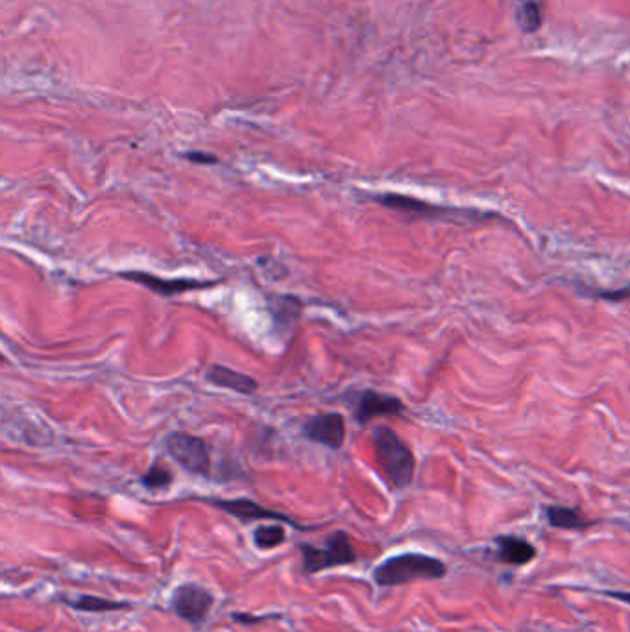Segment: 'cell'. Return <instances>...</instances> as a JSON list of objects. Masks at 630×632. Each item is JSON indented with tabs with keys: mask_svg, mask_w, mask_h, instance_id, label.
<instances>
[{
	"mask_svg": "<svg viewBox=\"0 0 630 632\" xmlns=\"http://www.w3.org/2000/svg\"><path fill=\"white\" fill-rule=\"evenodd\" d=\"M376 457L388 483L394 488H407L412 483L416 461L409 446L390 427H377L372 435Z\"/></svg>",
	"mask_w": 630,
	"mask_h": 632,
	"instance_id": "6da1fadb",
	"label": "cell"
},
{
	"mask_svg": "<svg viewBox=\"0 0 630 632\" xmlns=\"http://www.w3.org/2000/svg\"><path fill=\"white\" fill-rule=\"evenodd\" d=\"M446 572V564L435 557L422 553H401L383 560L374 570V579L379 586H400L418 579H442Z\"/></svg>",
	"mask_w": 630,
	"mask_h": 632,
	"instance_id": "7a4b0ae2",
	"label": "cell"
},
{
	"mask_svg": "<svg viewBox=\"0 0 630 632\" xmlns=\"http://www.w3.org/2000/svg\"><path fill=\"white\" fill-rule=\"evenodd\" d=\"M302 555L303 568L307 573L324 572L337 566H348L357 560L352 540L344 531H335L333 535H329L324 547L303 544Z\"/></svg>",
	"mask_w": 630,
	"mask_h": 632,
	"instance_id": "3957f363",
	"label": "cell"
},
{
	"mask_svg": "<svg viewBox=\"0 0 630 632\" xmlns=\"http://www.w3.org/2000/svg\"><path fill=\"white\" fill-rule=\"evenodd\" d=\"M165 444L172 459L182 464L187 472L198 475L209 474V466H211L209 448L202 438L185 435V433H174L167 438Z\"/></svg>",
	"mask_w": 630,
	"mask_h": 632,
	"instance_id": "277c9868",
	"label": "cell"
},
{
	"mask_svg": "<svg viewBox=\"0 0 630 632\" xmlns=\"http://www.w3.org/2000/svg\"><path fill=\"white\" fill-rule=\"evenodd\" d=\"M170 603L182 620L202 623L213 607L215 597L200 584L185 583L174 590Z\"/></svg>",
	"mask_w": 630,
	"mask_h": 632,
	"instance_id": "5b68a950",
	"label": "cell"
},
{
	"mask_svg": "<svg viewBox=\"0 0 630 632\" xmlns=\"http://www.w3.org/2000/svg\"><path fill=\"white\" fill-rule=\"evenodd\" d=\"M303 435L331 450H340L346 440V420L339 413L318 414L303 424Z\"/></svg>",
	"mask_w": 630,
	"mask_h": 632,
	"instance_id": "8992f818",
	"label": "cell"
},
{
	"mask_svg": "<svg viewBox=\"0 0 630 632\" xmlns=\"http://www.w3.org/2000/svg\"><path fill=\"white\" fill-rule=\"evenodd\" d=\"M121 278L128 281H134L143 285L150 291L158 292L161 296H174V294H182V292L202 291L209 289L211 285H217V281L189 280V278H178V280H167V278H159L150 272H139V270H128L121 272Z\"/></svg>",
	"mask_w": 630,
	"mask_h": 632,
	"instance_id": "52a82bcc",
	"label": "cell"
},
{
	"mask_svg": "<svg viewBox=\"0 0 630 632\" xmlns=\"http://www.w3.org/2000/svg\"><path fill=\"white\" fill-rule=\"evenodd\" d=\"M211 505H215L220 511L228 512L233 518H239L243 522H252V520H276V522H285L303 529L298 523L294 522L289 516L281 514V512L270 511L267 507H261L259 503L250 501V499H211Z\"/></svg>",
	"mask_w": 630,
	"mask_h": 632,
	"instance_id": "ba28073f",
	"label": "cell"
},
{
	"mask_svg": "<svg viewBox=\"0 0 630 632\" xmlns=\"http://www.w3.org/2000/svg\"><path fill=\"white\" fill-rule=\"evenodd\" d=\"M403 409H405V405L396 396L381 394L376 390H364L363 394L359 396V402H357L355 420L359 424H368L376 416H394V414L403 413Z\"/></svg>",
	"mask_w": 630,
	"mask_h": 632,
	"instance_id": "9c48e42d",
	"label": "cell"
},
{
	"mask_svg": "<svg viewBox=\"0 0 630 632\" xmlns=\"http://www.w3.org/2000/svg\"><path fill=\"white\" fill-rule=\"evenodd\" d=\"M206 377L207 381H211V383L217 385V387L235 390V392H241V394H254L257 387H259L254 377L246 376V374H241V372H235V370H231L228 366H209Z\"/></svg>",
	"mask_w": 630,
	"mask_h": 632,
	"instance_id": "30bf717a",
	"label": "cell"
},
{
	"mask_svg": "<svg viewBox=\"0 0 630 632\" xmlns=\"http://www.w3.org/2000/svg\"><path fill=\"white\" fill-rule=\"evenodd\" d=\"M536 557L534 549L527 540L516 538V536H501L497 538V559L507 564H527Z\"/></svg>",
	"mask_w": 630,
	"mask_h": 632,
	"instance_id": "8fae6325",
	"label": "cell"
},
{
	"mask_svg": "<svg viewBox=\"0 0 630 632\" xmlns=\"http://www.w3.org/2000/svg\"><path fill=\"white\" fill-rule=\"evenodd\" d=\"M374 200L379 202L381 206L390 207V209H396V211H403V213H411V215H420V217H440L442 211L444 213L449 211V209L425 204V202H420V200L411 198V196L377 195L374 196Z\"/></svg>",
	"mask_w": 630,
	"mask_h": 632,
	"instance_id": "7c38bea8",
	"label": "cell"
},
{
	"mask_svg": "<svg viewBox=\"0 0 630 632\" xmlns=\"http://www.w3.org/2000/svg\"><path fill=\"white\" fill-rule=\"evenodd\" d=\"M63 603H67L69 607L76 610H84V612H111V610H121L128 608V603H119V601H110L104 597L97 596H76L73 599H61Z\"/></svg>",
	"mask_w": 630,
	"mask_h": 632,
	"instance_id": "4fadbf2b",
	"label": "cell"
},
{
	"mask_svg": "<svg viewBox=\"0 0 630 632\" xmlns=\"http://www.w3.org/2000/svg\"><path fill=\"white\" fill-rule=\"evenodd\" d=\"M547 520L557 529H570V531L571 529H584V527L592 525V522H586L579 512L568 509V507H549Z\"/></svg>",
	"mask_w": 630,
	"mask_h": 632,
	"instance_id": "5bb4252c",
	"label": "cell"
},
{
	"mask_svg": "<svg viewBox=\"0 0 630 632\" xmlns=\"http://www.w3.org/2000/svg\"><path fill=\"white\" fill-rule=\"evenodd\" d=\"M287 533L281 525H259L254 531V544L259 549H272L285 542Z\"/></svg>",
	"mask_w": 630,
	"mask_h": 632,
	"instance_id": "9a60e30c",
	"label": "cell"
},
{
	"mask_svg": "<svg viewBox=\"0 0 630 632\" xmlns=\"http://www.w3.org/2000/svg\"><path fill=\"white\" fill-rule=\"evenodd\" d=\"M172 472L165 462H156L145 475H143V485L150 490L167 488L172 483Z\"/></svg>",
	"mask_w": 630,
	"mask_h": 632,
	"instance_id": "2e32d148",
	"label": "cell"
},
{
	"mask_svg": "<svg viewBox=\"0 0 630 632\" xmlns=\"http://www.w3.org/2000/svg\"><path fill=\"white\" fill-rule=\"evenodd\" d=\"M518 23L525 32H534L542 25V12L536 2H525L518 13Z\"/></svg>",
	"mask_w": 630,
	"mask_h": 632,
	"instance_id": "e0dca14e",
	"label": "cell"
},
{
	"mask_svg": "<svg viewBox=\"0 0 630 632\" xmlns=\"http://www.w3.org/2000/svg\"><path fill=\"white\" fill-rule=\"evenodd\" d=\"M183 158L189 159L193 163H200V165H213L219 161L215 156L206 154V152H187V154H183Z\"/></svg>",
	"mask_w": 630,
	"mask_h": 632,
	"instance_id": "ac0fdd59",
	"label": "cell"
},
{
	"mask_svg": "<svg viewBox=\"0 0 630 632\" xmlns=\"http://www.w3.org/2000/svg\"><path fill=\"white\" fill-rule=\"evenodd\" d=\"M605 596L614 597V599L625 601V603L630 605V592H605Z\"/></svg>",
	"mask_w": 630,
	"mask_h": 632,
	"instance_id": "d6986e66",
	"label": "cell"
}]
</instances>
